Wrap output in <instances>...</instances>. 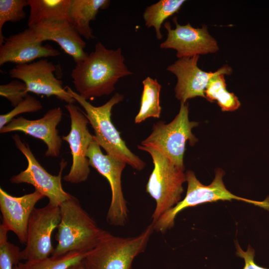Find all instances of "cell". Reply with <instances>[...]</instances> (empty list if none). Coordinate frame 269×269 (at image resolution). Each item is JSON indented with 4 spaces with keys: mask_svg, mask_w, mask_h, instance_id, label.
Instances as JSON below:
<instances>
[{
    "mask_svg": "<svg viewBox=\"0 0 269 269\" xmlns=\"http://www.w3.org/2000/svg\"><path fill=\"white\" fill-rule=\"evenodd\" d=\"M8 230L0 225V269H13L20 261L19 248L7 241Z\"/></svg>",
    "mask_w": 269,
    "mask_h": 269,
    "instance_id": "d4e9b609",
    "label": "cell"
},
{
    "mask_svg": "<svg viewBox=\"0 0 269 269\" xmlns=\"http://www.w3.org/2000/svg\"><path fill=\"white\" fill-rule=\"evenodd\" d=\"M44 197L35 190L20 197L13 196L0 188L1 224L8 231L15 234L22 244L26 242L27 226L31 214L36 203Z\"/></svg>",
    "mask_w": 269,
    "mask_h": 269,
    "instance_id": "e0dca14e",
    "label": "cell"
},
{
    "mask_svg": "<svg viewBox=\"0 0 269 269\" xmlns=\"http://www.w3.org/2000/svg\"><path fill=\"white\" fill-rule=\"evenodd\" d=\"M30 8L28 27L56 20H68L72 0H27Z\"/></svg>",
    "mask_w": 269,
    "mask_h": 269,
    "instance_id": "ffe728a7",
    "label": "cell"
},
{
    "mask_svg": "<svg viewBox=\"0 0 269 269\" xmlns=\"http://www.w3.org/2000/svg\"><path fill=\"white\" fill-rule=\"evenodd\" d=\"M236 247V255L244 260L245 265L243 269H269L258 265L255 261V251L249 245L247 250L244 251L238 243H235Z\"/></svg>",
    "mask_w": 269,
    "mask_h": 269,
    "instance_id": "f546056e",
    "label": "cell"
},
{
    "mask_svg": "<svg viewBox=\"0 0 269 269\" xmlns=\"http://www.w3.org/2000/svg\"><path fill=\"white\" fill-rule=\"evenodd\" d=\"M68 269H87L83 261L70 267Z\"/></svg>",
    "mask_w": 269,
    "mask_h": 269,
    "instance_id": "4dcf8cb0",
    "label": "cell"
},
{
    "mask_svg": "<svg viewBox=\"0 0 269 269\" xmlns=\"http://www.w3.org/2000/svg\"><path fill=\"white\" fill-rule=\"evenodd\" d=\"M59 207L60 221L55 236L57 244L51 256L94 249L106 231L99 227L75 196L71 195Z\"/></svg>",
    "mask_w": 269,
    "mask_h": 269,
    "instance_id": "7a4b0ae2",
    "label": "cell"
},
{
    "mask_svg": "<svg viewBox=\"0 0 269 269\" xmlns=\"http://www.w3.org/2000/svg\"><path fill=\"white\" fill-rule=\"evenodd\" d=\"M224 75L217 74L209 81L205 91V98L209 102L216 101L219 95L227 89Z\"/></svg>",
    "mask_w": 269,
    "mask_h": 269,
    "instance_id": "83f0119b",
    "label": "cell"
},
{
    "mask_svg": "<svg viewBox=\"0 0 269 269\" xmlns=\"http://www.w3.org/2000/svg\"><path fill=\"white\" fill-rule=\"evenodd\" d=\"M60 221V207L48 203L35 208L27 226L25 247L20 252V261L39 260L50 257L54 250L51 236Z\"/></svg>",
    "mask_w": 269,
    "mask_h": 269,
    "instance_id": "30bf717a",
    "label": "cell"
},
{
    "mask_svg": "<svg viewBox=\"0 0 269 269\" xmlns=\"http://www.w3.org/2000/svg\"><path fill=\"white\" fill-rule=\"evenodd\" d=\"M222 111H233L237 110L241 104L238 97L233 93L226 90L221 93L216 100Z\"/></svg>",
    "mask_w": 269,
    "mask_h": 269,
    "instance_id": "f1b7e54d",
    "label": "cell"
},
{
    "mask_svg": "<svg viewBox=\"0 0 269 269\" xmlns=\"http://www.w3.org/2000/svg\"><path fill=\"white\" fill-rule=\"evenodd\" d=\"M154 231L152 223L132 237H118L106 231L83 262L87 269H132L133 261L144 251Z\"/></svg>",
    "mask_w": 269,
    "mask_h": 269,
    "instance_id": "8992f818",
    "label": "cell"
},
{
    "mask_svg": "<svg viewBox=\"0 0 269 269\" xmlns=\"http://www.w3.org/2000/svg\"><path fill=\"white\" fill-rule=\"evenodd\" d=\"M185 2L184 0H160L145 8L143 14L145 25L155 29L157 39L163 37L160 29L163 22L177 12Z\"/></svg>",
    "mask_w": 269,
    "mask_h": 269,
    "instance_id": "7402d4cb",
    "label": "cell"
},
{
    "mask_svg": "<svg viewBox=\"0 0 269 269\" xmlns=\"http://www.w3.org/2000/svg\"><path fill=\"white\" fill-rule=\"evenodd\" d=\"M28 6L27 0H0V45L4 40L2 27L7 22H16L24 19V8Z\"/></svg>",
    "mask_w": 269,
    "mask_h": 269,
    "instance_id": "cb8c5ba5",
    "label": "cell"
},
{
    "mask_svg": "<svg viewBox=\"0 0 269 269\" xmlns=\"http://www.w3.org/2000/svg\"><path fill=\"white\" fill-rule=\"evenodd\" d=\"M88 252L73 251L59 256L20 262L13 269H68L83 261Z\"/></svg>",
    "mask_w": 269,
    "mask_h": 269,
    "instance_id": "603a6c76",
    "label": "cell"
},
{
    "mask_svg": "<svg viewBox=\"0 0 269 269\" xmlns=\"http://www.w3.org/2000/svg\"><path fill=\"white\" fill-rule=\"evenodd\" d=\"M60 52L49 44L43 45L30 27L4 38L0 45V65L6 63L24 64L37 59L55 57Z\"/></svg>",
    "mask_w": 269,
    "mask_h": 269,
    "instance_id": "2e32d148",
    "label": "cell"
},
{
    "mask_svg": "<svg viewBox=\"0 0 269 269\" xmlns=\"http://www.w3.org/2000/svg\"><path fill=\"white\" fill-rule=\"evenodd\" d=\"M199 55L179 58L167 67L174 74L177 81L174 88L175 97L181 103L196 97L205 98V91L214 76L219 74H230L231 68L224 66L214 72H205L200 69L197 62Z\"/></svg>",
    "mask_w": 269,
    "mask_h": 269,
    "instance_id": "5bb4252c",
    "label": "cell"
},
{
    "mask_svg": "<svg viewBox=\"0 0 269 269\" xmlns=\"http://www.w3.org/2000/svg\"><path fill=\"white\" fill-rule=\"evenodd\" d=\"M224 175L223 170L217 169L212 182L208 185H205L197 178L194 172L187 171L185 173L187 189L185 197L156 221L151 222L154 231L161 234L165 233L174 226L178 214L186 208L219 200H240L269 210V196L262 201L237 196L226 188L223 180Z\"/></svg>",
    "mask_w": 269,
    "mask_h": 269,
    "instance_id": "277c9868",
    "label": "cell"
},
{
    "mask_svg": "<svg viewBox=\"0 0 269 269\" xmlns=\"http://www.w3.org/2000/svg\"><path fill=\"white\" fill-rule=\"evenodd\" d=\"M12 137L16 148L27 159L28 164L24 170L11 176L9 179L10 182L14 184H31L34 187L35 190L48 198V203L60 206L71 196L63 189L61 183L62 172L67 165V162L62 159L60 163L58 174L51 175L39 163L29 145L23 142L18 134H15Z\"/></svg>",
    "mask_w": 269,
    "mask_h": 269,
    "instance_id": "9c48e42d",
    "label": "cell"
},
{
    "mask_svg": "<svg viewBox=\"0 0 269 269\" xmlns=\"http://www.w3.org/2000/svg\"><path fill=\"white\" fill-rule=\"evenodd\" d=\"M28 27L32 29L40 42L51 40L56 42L76 63L88 54L84 51L86 43L74 24L68 20L45 21Z\"/></svg>",
    "mask_w": 269,
    "mask_h": 269,
    "instance_id": "ac0fdd59",
    "label": "cell"
},
{
    "mask_svg": "<svg viewBox=\"0 0 269 269\" xmlns=\"http://www.w3.org/2000/svg\"><path fill=\"white\" fill-rule=\"evenodd\" d=\"M63 112L60 107L48 110L41 118L30 120L22 116L12 119L0 129V134L18 131L42 140L47 149L45 155L57 157L60 153L62 138L57 127L61 122Z\"/></svg>",
    "mask_w": 269,
    "mask_h": 269,
    "instance_id": "9a60e30c",
    "label": "cell"
},
{
    "mask_svg": "<svg viewBox=\"0 0 269 269\" xmlns=\"http://www.w3.org/2000/svg\"><path fill=\"white\" fill-rule=\"evenodd\" d=\"M188 105L180 104L179 113L169 123L162 121L153 125L149 135L141 145L152 147L167 156L176 166L184 169L183 157L187 141L193 146L198 139L192 132L199 123L190 121Z\"/></svg>",
    "mask_w": 269,
    "mask_h": 269,
    "instance_id": "52a82bcc",
    "label": "cell"
},
{
    "mask_svg": "<svg viewBox=\"0 0 269 269\" xmlns=\"http://www.w3.org/2000/svg\"><path fill=\"white\" fill-rule=\"evenodd\" d=\"M65 87L84 109L85 114L94 130L95 139L106 151L107 154L126 163L137 170H142L145 166V163L127 147L111 120L113 107L123 100L124 96L116 93L106 103L96 107L69 87Z\"/></svg>",
    "mask_w": 269,
    "mask_h": 269,
    "instance_id": "3957f363",
    "label": "cell"
},
{
    "mask_svg": "<svg viewBox=\"0 0 269 269\" xmlns=\"http://www.w3.org/2000/svg\"><path fill=\"white\" fill-rule=\"evenodd\" d=\"M65 107L70 118V130L62 138L69 144L72 163L69 173L63 178L67 182L77 184L85 181L90 174V164L86 153L94 135L88 130V119L78 107L74 104H67Z\"/></svg>",
    "mask_w": 269,
    "mask_h": 269,
    "instance_id": "8fae6325",
    "label": "cell"
},
{
    "mask_svg": "<svg viewBox=\"0 0 269 269\" xmlns=\"http://www.w3.org/2000/svg\"><path fill=\"white\" fill-rule=\"evenodd\" d=\"M108 0H72L70 17L79 34L89 40L95 38L90 22L94 20L100 9L107 8Z\"/></svg>",
    "mask_w": 269,
    "mask_h": 269,
    "instance_id": "d6986e66",
    "label": "cell"
},
{
    "mask_svg": "<svg viewBox=\"0 0 269 269\" xmlns=\"http://www.w3.org/2000/svg\"><path fill=\"white\" fill-rule=\"evenodd\" d=\"M137 148L151 155L154 165L145 187L146 192L156 203L151 216L152 223H154L181 201L185 173L184 169L176 166L160 151L141 145Z\"/></svg>",
    "mask_w": 269,
    "mask_h": 269,
    "instance_id": "5b68a950",
    "label": "cell"
},
{
    "mask_svg": "<svg viewBox=\"0 0 269 269\" xmlns=\"http://www.w3.org/2000/svg\"><path fill=\"white\" fill-rule=\"evenodd\" d=\"M40 101L28 95L24 99L8 113L0 115V129L8 124L15 117L24 113L36 112L42 109Z\"/></svg>",
    "mask_w": 269,
    "mask_h": 269,
    "instance_id": "484cf974",
    "label": "cell"
},
{
    "mask_svg": "<svg viewBox=\"0 0 269 269\" xmlns=\"http://www.w3.org/2000/svg\"><path fill=\"white\" fill-rule=\"evenodd\" d=\"M143 90L140 108L134 119L135 124H139L148 118H159L161 107L159 97L161 85L156 79L147 77L142 82Z\"/></svg>",
    "mask_w": 269,
    "mask_h": 269,
    "instance_id": "44dd1931",
    "label": "cell"
},
{
    "mask_svg": "<svg viewBox=\"0 0 269 269\" xmlns=\"http://www.w3.org/2000/svg\"><path fill=\"white\" fill-rule=\"evenodd\" d=\"M0 95L7 99L14 107L24 99L28 92L23 82L14 80L0 85Z\"/></svg>",
    "mask_w": 269,
    "mask_h": 269,
    "instance_id": "4316f807",
    "label": "cell"
},
{
    "mask_svg": "<svg viewBox=\"0 0 269 269\" xmlns=\"http://www.w3.org/2000/svg\"><path fill=\"white\" fill-rule=\"evenodd\" d=\"M90 166L93 167L108 181L112 197L107 214L108 223L113 226L123 227L128 220V209L122 186V174L126 163L108 154H104L95 139L86 153Z\"/></svg>",
    "mask_w": 269,
    "mask_h": 269,
    "instance_id": "ba28073f",
    "label": "cell"
},
{
    "mask_svg": "<svg viewBox=\"0 0 269 269\" xmlns=\"http://www.w3.org/2000/svg\"><path fill=\"white\" fill-rule=\"evenodd\" d=\"M55 66L46 58L24 64L16 65L9 71L11 78L23 82L27 92L47 97L54 96L67 104L76 100L63 86L62 81L54 75Z\"/></svg>",
    "mask_w": 269,
    "mask_h": 269,
    "instance_id": "7c38bea8",
    "label": "cell"
},
{
    "mask_svg": "<svg viewBox=\"0 0 269 269\" xmlns=\"http://www.w3.org/2000/svg\"><path fill=\"white\" fill-rule=\"evenodd\" d=\"M173 21L175 24L174 29L168 21L164 23L167 36L160 44L161 48L175 50L178 59L214 53L219 50L216 40L209 34L206 25L200 28H194L189 23L181 25L176 17Z\"/></svg>",
    "mask_w": 269,
    "mask_h": 269,
    "instance_id": "4fadbf2b",
    "label": "cell"
},
{
    "mask_svg": "<svg viewBox=\"0 0 269 269\" xmlns=\"http://www.w3.org/2000/svg\"><path fill=\"white\" fill-rule=\"evenodd\" d=\"M125 59L121 48L109 49L97 42L94 50L76 63L72 70L71 76L77 93L86 100L113 93L120 78L133 74Z\"/></svg>",
    "mask_w": 269,
    "mask_h": 269,
    "instance_id": "6da1fadb",
    "label": "cell"
}]
</instances>
